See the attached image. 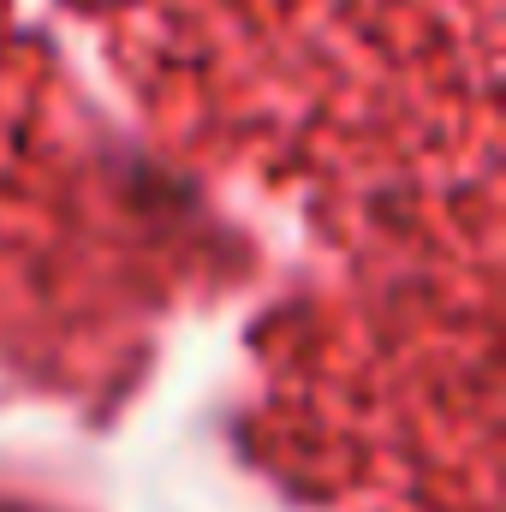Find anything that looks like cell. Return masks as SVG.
Returning <instances> with one entry per match:
<instances>
[]
</instances>
